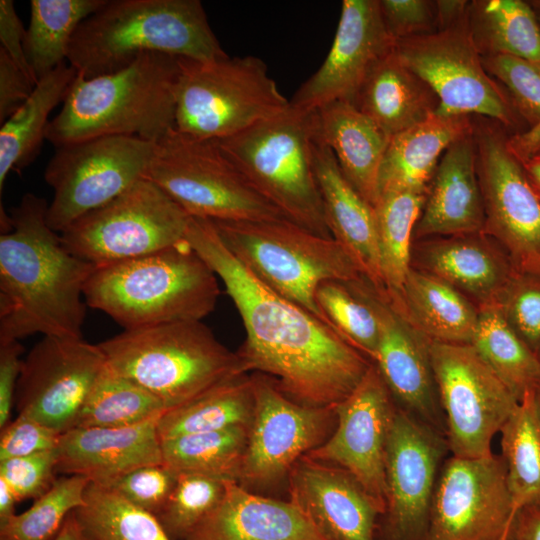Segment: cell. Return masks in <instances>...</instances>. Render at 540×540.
<instances>
[{"instance_id":"6da1fadb","label":"cell","mask_w":540,"mask_h":540,"mask_svg":"<svg viewBox=\"0 0 540 540\" xmlns=\"http://www.w3.org/2000/svg\"><path fill=\"white\" fill-rule=\"evenodd\" d=\"M185 238L221 279L246 338L236 351L247 373L274 378L293 401L335 407L372 362L332 326L258 280L228 250L211 220L191 217Z\"/></svg>"},{"instance_id":"7a4b0ae2","label":"cell","mask_w":540,"mask_h":540,"mask_svg":"<svg viewBox=\"0 0 540 540\" xmlns=\"http://www.w3.org/2000/svg\"><path fill=\"white\" fill-rule=\"evenodd\" d=\"M48 206L26 193L0 235V342L36 333L83 338L84 287L96 265L66 249L48 224Z\"/></svg>"},{"instance_id":"3957f363","label":"cell","mask_w":540,"mask_h":540,"mask_svg":"<svg viewBox=\"0 0 540 540\" xmlns=\"http://www.w3.org/2000/svg\"><path fill=\"white\" fill-rule=\"evenodd\" d=\"M149 53L201 62L228 55L199 0H106L77 28L67 62L93 78Z\"/></svg>"},{"instance_id":"277c9868","label":"cell","mask_w":540,"mask_h":540,"mask_svg":"<svg viewBox=\"0 0 540 540\" xmlns=\"http://www.w3.org/2000/svg\"><path fill=\"white\" fill-rule=\"evenodd\" d=\"M179 58L149 53L93 78L77 74L46 140L55 147L102 136L158 143L175 128Z\"/></svg>"},{"instance_id":"5b68a950","label":"cell","mask_w":540,"mask_h":540,"mask_svg":"<svg viewBox=\"0 0 540 540\" xmlns=\"http://www.w3.org/2000/svg\"><path fill=\"white\" fill-rule=\"evenodd\" d=\"M216 277L185 238L162 251L96 266L84 299L123 330L202 321L220 294Z\"/></svg>"},{"instance_id":"8992f818","label":"cell","mask_w":540,"mask_h":540,"mask_svg":"<svg viewBox=\"0 0 540 540\" xmlns=\"http://www.w3.org/2000/svg\"><path fill=\"white\" fill-rule=\"evenodd\" d=\"M114 372L143 386L165 405H183L246 372L237 354L202 321L123 330L98 343Z\"/></svg>"},{"instance_id":"52a82bcc","label":"cell","mask_w":540,"mask_h":540,"mask_svg":"<svg viewBox=\"0 0 540 540\" xmlns=\"http://www.w3.org/2000/svg\"><path fill=\"white\" fill-rule=\"evenodd\" d=\"M316 133V112L290 105L277 116L214 142L289 221L330 238L313 165Z\"/></svg>"},{"instance_id":"ba28073f","label":"cell","mask_w":540,"mask_h":540,"mask_svg":"<svg viewBox=\"0 0 540 540\" xmlns=\"http://www.w3.org/2000/svg\"><path fill=\"white\" fill-rule=\"evenodd\" d=\"M211 222L228 250L258 280L323 321L316 303L319 285L364 279L336 240L287 219Z\"/></svg>"},{"instance_id":"9c48e42d","label":"cell","mask_w":540,"mask_h":540,"mask_svg":"<svg viewBox=\"0 0 540 540\" xmlns=\"http://www.w3.org/2000/svg\"><path fill=\"white\" fill-rule=\"evenodd\" d=\"M179 67L175 129L188 137L224 139L290 106L258 57L179 58Z\"/></svg>"},{"instance_id":"30bf717a","label":"cell","mask_w":540,"mask_h":540,"mask_svg":"<svg viewBox=\"0 0 540 540\" xmlns=\"http://www.w3.org/2000/svg\"><path fill=\"white\" fill-rule=\"evenodd\" d=\"M145 177L191 217L211 221L287 219L246 181L214 141L194 139L175 128L156 143Z\"/></svg>"},{"instance_id":"8fae6325","label":"cell","mask_w":540,"mask_h":540,"mask_svg":"<svg viewBox=\"0 0 540 540\" xmlns=\"http://www.w3.org/2000/svg\"><path fill=\"white\" fill-rule=\"evenodd\" d=\"M189 216L144 177L60 233L66 249L96 266L142 257L185 240Z\"/></svg>"},{"instance_id":"7c38bea8","label":"cell","mask_w":540,"mask_h":540,"mask_svg":"<svg viewBox=\"0 0 540 540\" xmlns=\"http://www.w3.org/2000/svg\"><path fill=\"white\" fill-rule=\"evenodd\" d=\"M399 59L437 95L443 115L482 116L514 134L526 130L502 85L486 71L465 16L438 32L395 41Z\"/></svg>"},{"instance_id":"4fadbf2b","label":"cell","mask_w":540,"mask_h":540,"mask_svg":"<svg viewBox=\"0 0 540 540\" xmlns=\"http://www.w3.org/2000/svg\"><path fill=\"white\" fill-rule=\"evenodd\" d=\"M156 143L136 136H102L56 147L44 180L53 189L47 221L61 233L144 178Z\"/></svg>"},{"instance_id":"5bb4252c","label":"cell","mask_w":540,"mask_h":540,"mask_svg":"<svg viewBox=\"0 0 540 540\" xmlns=\"http://www.w3.org/2000/svg\"><path fill=\"white\" fill-rule=\"evenodd\" d=\"M450 455H491L519 401L471 344L428 342Z\"/></svg>"},{"instance_id":"9a60e30c","label":"cell","mask_w":540,"mask_h":540,"mask_svg":"<svg viewBox=\"0 0 540 540\" xmlns=\"http://www.w3.org/2000/svg\"><path fill=\"white\" fill-rule=\"evenodd\" d=\"M471 118L483 232L504 249L516 270L540 275V198L509 147L507 129L486 117Z\"/></svg>"},{"instance_id":"2e32d148","label":"cell","mask_w":540,"mask_h":540,"mask_svg":"<svg viewBox=\"0 0 540 540\" xmlns=\"http://www.w3.org/2000/svg\"><path fill=\"white\" fill-rule=\"evenodd\" d=\"M251 376L255 409L237 483L260 494L287 484L297 461L332 435L337 415L335 407L293 401L269 375L255 372Z\"/></svg>"},{"instance_id":"e0dca14e","label":"cell","mask_w":540,"mask_h":540,"mask_svg":"<svg viewBox=\"0 0 540 540\" xmlns=\"http://www.w3.org/2000/svg\"><path fill=\"white\" fill-rule=\"evenodd\" d=\"M448 454L444 435L396 405L386 444V507L376 540H426L435 485Z\"/></svg>"},{"instance_id":"ac0fdd59","label":"cell","mask_w":540,"mask_h":540,"mask_svg":"<svg viewBox=\"0 0 540 540\" xmlns=\"http://www.w3.org/2000/svg\"><path fill=\"white\" fill-rule=\"evenodd\" d=\"M513 518L501 455L444 460L426 540H506Z\"/></svg>"},{"instance_id":"d6986e66","label":"cell","mask_w":540,"mask_h":540,"mask_svg":"<svg viewBox=\"0 0 540 540\" xmlns=\"http://www.w3.org/2000/svg\"><path fill=\"white\" fill-rule=\"evenodd\" d=\"M106 365L98 344L83 338L43 336L22 360L15 394L17 413L61 434L73 429Z\"/></svg>"},{"instance_id":"ffe728a7","label":"cell","mask_w":540,"mask_h":540,"mask_svg":"<svg viewBox=\"0 0 540 540\" xmlns=\"http://www.w3.org/2000/svg\"><path fill=\"white\" fill-rule=\"evenodd\" d=\"M395 409L392 395L372 363L354 391L335 406L337 424L332 435L307 454L350 473L382 514L386 507V444Z\"/></svg>"},{"instance_id":"44dd1931","label":"cell","mask_w":540,"mask_h":540,"mask_svg":"<svg viewBox=\"0 0 540 540\" xmlns=\"http://www.w3.org/2000/svg\"><path fill=\"white\" fill-rule=\"evenodd\" d=\"M379 0H344L331 48L319 69L295 92L290 105L315 111L335 101L353 103L373 68L394 50Z\"/></svg>"},{"instance_id":"7402d4cb","label":"cell","mask_w":540,"mask_h":540,"mask_svg":"<svg viewBox=\"0 0 540 540\" xmlns=\"http://www.w3.org/2000/svg\"><path fill=\"white\" fill-rule=\"evenodd\" d=\"M377 313L379 342L373 364L400 409L446 438V424L428 352V340L414 330L365 281Z\"/></svg>"},{"instance_id":"603a6c76","label":"cell","mask_w":540,"mask_h":540,"mask_svg":"<svg viewBox=\"0 0 540 540\" xmlns=\"http://www.w3.org/2000/svg\"><path fill=\"white\" fill-rule=\"evenodd\" d=\"M289 499L329 540H376L380 508L344 469L311 458L292 468Z\"/></svg>"},{"instance_id":"cb8c5ba5","label":"cell","mask_w":540,"mask_h":540,"mask_svg":"<svg viewBox=\"0 0 540 540\" xmlns=\"http://www.w3.org/2000/svg\"><path fill=\"white\" fill-rule=\"evenodd\" d=\"M159 418L129 427L70 429L57 448V474L111 486L136 468L162 463Z\"/></svg>"},{"instance_id":"d4e9b609","label":"cell","mask_w":540,"mask_h":540,"mask_svg":"<svg viewBox=\"0 0 540 540\" xmlns=\"http://www.w3.org/2000/svg\"><path fill=\"white\" fill-rule=\"evenodd\" d=\"M312 153L332 238L348 252L374 291L386 300L374 207L347 180L333 152L317 133Z\"/></svg>"},{"instance_id":"484cf974","label":"cell","mask_w":540,"mask_h":540,"mask_svg":"<svg viewBox=\"0 0 540 540\" xmlns=\"http://www.w3.org/2000/svg\"><path fill=\"white\" fill-rule=\"evenodd\" d=\"M484 224L472 129L442 155L415 226L414 238L479 233L483 232Z\"/></svg>"},{"instance_id":"4316f807","label":"cell","mask_w":540,"mask_h":540,"mask_svg":"<svg viewBox=\"0 0 540 540\" xmlns=\"http://www.w3.org/2000/svg\"><path fill=\"white\" fill-rule=\"evenodd\" d=\"M184 540H329L290 500L225 481L219 504Z\"/></svg>"},{"instance_id":"83f0119b","label":"cell","mask_w":540,"mask_h":540,"mask_svg":"<svg viewBox=\"0 0 540 540\" xmlns=\"http://www.w3.org/2000/svg\"><path fill=\"white\" fill-rule=\"evenodd\" d=\"M416 268L478 305L496 300L516 271L504 249L484 232L422 239Z\"/></svg>"},{"instance_id":"f1b7e54d","label":"cell","mask_w":540,"mask_h":540,"mask_svg":"<svg viewBox=\"0 0 540 540\" xmlns=\"http://www.w3.org/2000/svg\"><path fill=\"white\" fill-rule=\"evenodd\" d=\"M472 129L471 116L434 113L391 137L379 171L378 196L396 190L428 193L444 152Z\"/></svg>"},{"instance_id":"f546056e","label":"cell","mask_w":540,"mask_h":540,"mask_svg":"<svg viewBox=\"0 0 540 540\" xmlns=\"http://www.w3.org/2000/svg\"><path fill=\"white\" fill-rule=\"evenodd\" d=\"M315 112L318 138L331 149L351 185L374 206L390 137L349 102H331Z\"/></svg>"},{"instance_id":"4dcf8cb0","label":"cell","mask_w":540,"mask_h":540,"mask_svg":"<svg viewBox=\"0 0 540 540\" xmlns=\"http://www.w3.org/2000/svg\"><path fill=\"white\" fill-rule=\"evenodd\" d=\"M389 305L429 342L471 344L478 307L443 280L410 268L402 290Z\"/></svg>"},{"instance_id":"1f68e13d","label":"cell","mask_w":540,"mask_h":540,"mask_svg":"<svg viewBox=\"0 0 540 540\" xmlns=\"http://www.w3.org/2000/svg\"><path fill=\"white\" fill-rule=\"evenodd\" d=\"M352 104L391 138L436 113L440 101L394 49L373 68Z\"/></svg>"},{"instance_id":"d6a6232c","label":"cell","mask_w":540,"mask_h":540,"mask_svg":"<svg viewBox=\"0 0 540 540\" xmlns=\"http://www.w3.org/2000/svg\"><path fill=\"white\" fill-rule=\"evenodd\" d=\"M77 71L67 62L45 75L23 105L0 129V192L11 172H19L38 155L46 140L49 115L65 100Z\"/></svg>"},{"instance_id":"836d02e7","label":"cell","mask_w":540,"mask_h":540,"mask_svg":"<svg viewBox=\"0 0 540 540\" xmlns=\"http://www.w3.org/2000/svg\"><path fill=\"white\" fill-rule=\"evenodd\" d=\"M255 409L251 374L235 376L178 407L165 411L157 422L162 440L182 435L249 427Z\"/></svg>"},{"instance_id":"e575fe53","label":"cell","mask_w":540,"mask_h":540,"mask_svg":"<svg viewBox=\"0 0 540 540\" xmlns=\"http://www.w3.org/2000/svg\"><path fill=\"white\" fill-rule=\"evenodd\" d=\"M467 24L482 57L540 60V26L529 1H469Z\"/></svg>"},{"instance_id":"d590c367","label":"cell","mask_w":540,"mask_h":540,"mask_svg":"<svg viewBox=\"0 0 540 540\" xmlns=\"http://www.w3.org/2000/svg\"><path fill=\"white\" fill-rule=\"evenodd\" d=\"M471 345L520 402L540 383V362L504 317L496 300L478 305Z\"/></svg>"},{"instance_id":"8d00e7d4","label":"cell","mask_w":540,"mask_h":540,"mask_svg":"<svg viewBox=\"0 0 540 540\" xmlns=\"http://www.w3.org/2000/svg\"><path fill=\"white\" fill-rule=\"evenodd\" d=\"M106 0H31L25 53L37 81L67 62L80 24Z\"/></svg>"},{"instance_id":"74e56055","label":"cell","mask_w":540,"mask_h":540,"mask_svg":"<svg viewBox=\"0 0 540 540\" xmlns=\"http://www.w3.org/2000/svg\"><path fill=\"white\" fill-rule=\"evenodd\" d=\"M427 195L413 190L386 191L373 206L386 302L400 293L411 268L414 229Z\"/></svg>"},{"instance_id":"f35d334b","label":"cell","mask_w":540,"mask_h":540,"mask_svg":"<svg viewBox=\"0 0 540 540\" xmlns=\"http://www.w3.org/2000/svg\"><path fill=\"white\" fill-rule=\"evenodd\" d=\"M249 427L236 426L161 441L163 463L176 473H194L238 481Z\"/></svg>"},{"instance_id":"ab89813d","label":"cell","mask_w":540,"mask_h":540,"mask_svg":"<svg viewBox=\"0 0 540 540\" xmlns=\"http://www.w3.org/2000/svg\"><path fill=\"white\" fill-rule=\"evenodd\" d=\"M499 433L515 516L523 506L540 500V421L532 391L524 395Z\"/></svg>"},{"instance_id":"60d3db41","label":"cell","mask_w":540,"mask_h":540,"mask_svg":"<svg viewBox=\"0 0 540 540\" xmlns=\"http://www.w3.org/2000/svg\"><path fill=\"white\" fill-rule=\"evenodd\" d=\"M165 411V405L157 396L106 365L74 428L129 427L160 417Z\"/></svg>"},{"instance_id":"b9f144b4","label":"cell","mask_w":540,"mask_h":540,"mask_svg":"<svg viewBox=\"0 0 540 540\" xmlns=\"http://www.w3.org/2000/svg\"><path fill=\"white\" fill-rule=\"evenodd\" d=\"M74 514L88 540H171L155 515L109 486L90 482Z\"/></svg>"},{"instance_id":"7bdbcfd3","label":"cell","mask_w":540,"mask_h":540,"mask_svg":"<svg viewBox=\"0 0 540 540\" xmlns=\"http://www.w3.org/2000/svg\"><path fill=\"white\" fill-rule=\"evenodd\" d=\"M316 303L325 321L373 363L380 327L365 279L349 283L325 281L317 289Z\"/></svg>"},{"instance_id":"ee69618b","label":"cell","mask_w":540,"mask_h":540,"mask_svg":"<svg viewBox=\"0 0 540 540\" xmlns=\"http://www.w3.org/2000/svg\"><path fill=\"white\" fill-rule=\"evenodd\" d=\"M488 74L508 93L526 130L509 136V147L519 159L540 148V60L509 55L482 57Z\"/></svg>"},{"instance_id":"f6af8a7d","label":"cell","mask_w":540,"mask_h":540,"mask_svg":"<svg viewBox=\"0 0 540 540\" xmlns=\"http://www.w3.org/2000/svg\"><path fill=\"white\" fill-rule=\"evenodd\" d=\"M90 481L79 475H61L24 512L0 525V540H53L68 515L84 504Z\"/></svg>"},{"instance_id":"bcb514c9","label":"cell","mask_w":540,"mask_h":540,"mask_svg":"<svg viewBox=\"0 0 540 540\" xmlns=\"http://www.w3.org/2000/svg\"><path fill=\"white\" fill-rule=\"evenodd\" d=\"M174 489L157 515L171 540H184L219 504L225 481L194 473H177Z\"/></svg>"},{"instance_id":"7dc6e473","label":"cell","mask_w":540,"mask_h":540,"mask_svg":"<svg viewBox=\"0 0 540 540\" xmlns=\"http://www.w3.org/2000/svg\"><path fill=\"white\" fill-rule=\"evenodd\" d=\"M496 301L509 325L537 354L540 349V275L516 270Z\"/></svg>"},{"instance_id":"c3c4849f","label":"cell","mask_w":540,"mask_h":540,"mask_svg":"<svg viewBox=\"0 0 540 540\" xmlns=\"http://www.w3.org/2000/svg\"><path fill=\"white\" fill-rule=\"evenodd\" d=\"M177 475L162 462L136 468L109 487L130 503L157 517L174 489Z\"/></svg>"},{"instance_id":"681fc988","label":"cell","mask_w":540,"mask_h":540,"mask_svg":"<svg viewBox=\"0 0 540 540\" xmlns=\"http://www.w3.org/2000/svg\"><path fill=\"white\" fill-rule=\"evenodd\" d=\"M57 461V449L0 460V478L9 486L17 502L36 499L56 480Z\"/></svg>"},{"instance_id":"f907efd6","label":"cell","mask_w":540,"mask_h":540,"mask_svg":"<svg viewBox=\"0 0 540 540\" xmlns=\"http://www.w3.org/2000/svg\"><path fill=\"white\" fill-rule=\"evenodd\" d=\"M384 26L394 41L440 30L436 0H379Z\"/></svg>"},{"instance_id":"816d5d0a","label":"cell","mask_w":540,"mask_h":540,"mask_svg":"<svg viewBox=\"0 0 540 540\" xmlns=\"http://www.w3.org/2000/svg\"><path fill=\"white\" fill-rule=\"evenodd\" d=\"M62 434L23 414L0 429V460L57 449Z\"/></svg>"},{"instance_id":"f5cc1de1","label":"cell","mask_w":540,"mask_h":540,"mask_svg":"<svg viewBox=\"0 0 540 540\" xmlns=\"http://www.w3.org/2000/svg\"><path fill=\"white\" fill-rule=\"evenodd\" d=\"M35 83L0 48V123L3 124L29 98Z\"/></svg>"},{"instance_id":"db71d44e","label":"cell","mask_w":540,"mask_h":540,"mask_svg":"<svg viewBox=\"0 0 540 540\" xmlns=\"http://www.w3.org/2000/svg\"><path fill=\"white\" fill-rule=\"evenodd\" d=\"M26 29L12 0H0V48L37 84L25 53Z\"/></svg>"},{"instance_id":"11a10c76","label":"cell","mask_w":540,"mask_h":540,"mask_svg":"<svg viewBox=\"0 0 540 540\" xmlns=\"http://www.w3.org/2000/svg\"><path fill=\"white\" fill-rule=\"evenodd\" d=\"M23 352L18 340L0 342V429L11 420Z\"/></svg>"},{"instance_id":"9f6ffc18","label":"cell","mask_w":540,"mask_h":540,"mask_svg":"<svg viewBox=\"0 0 540 540\" xmlns=\"http://www.w3.org/2000/svg\"><path fill=\"white\" fill-rule=\"evenodd\" d=\"M506 540H540V500L516 512Z\"/></svg>"},{"instance_id":"6f0895ef","label":"cell","mask_w":540,"mask_h":540,"mask_svg":"<svg viewBox=\"0 0 540 540\" xmlns=\"http://www.w3.org/2000/svg\"><path fill=\"white\" fill-rule=\"evenodd\" d=\"M518 160L530 185L540 198V148L534 153L526 157L519 158Z\"/></svg>"},{"instance_id":"680465c9","label":"cell","mask_w":540,"mask_h":540,"mask_svg":"<svg viewBox=\"0 0 540 540\" xmlns=\"http://www.w3.org/2000/svg\"><path fill=\"white\" fill-rule=\"evenodd\" d=\"M16 503L18 502L13 492L6 482L0 478V525L7 522L16 514Z\"/></svg>"},{"instance_id":"91938a15","label":"cell","mask_w":540,"mask_h":540,"mask_svg":"<svg viewBox=\"0 0 540 540\" xmlns=\"http://www.w3.org/2000/svg\"><path fill=\"white\" fill-rule=\"evenodd\" d=\"M53 540H88L75 517L74 511L65 519Z\"/></svg>"},{"instance_id":"94428289","label":"cell","mask_w":540,"mask_h":540,"mask_svg":"<svg viewBox=\"0 0 540 540\" xmlns=\"http://www.w3.org/2000/svg\"><path fill=\"white\" fill-rule=\"evenodd\" d=\"M532 399H533V404H534L537 417L540 421V383L532 391Z\"/></svg>"},{"instance_id":"6125c7cd","label":"cell","mask_w":540,"mask_h":540,"mask_svg":"<svg viewBox=\"0 0 540 540\" xmlns=\"http://www.w3.org/2000/svg\"><path fill=\"white\" fill-rule=\"evenodd\" d=\"M529 3L535 12V15L537 17V20L540 26V0H532V1H529Z\"/></svg>"},{"instance_id":"be15d7a7","label":"cell","mask_w":540,"mask_h":540,"mask_svg":"<svg viewBox=\"0 0 540 540\" xmlns=\"http://www.w3.org/2000/svg\"><path fill=\"white\" fill-rule=\"evenodd\" d=\"M537 357H538V360H539V362H540V349H539V351H538V353H537Z\"/></svg>"}]
</instances>
